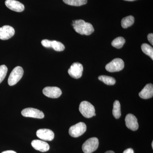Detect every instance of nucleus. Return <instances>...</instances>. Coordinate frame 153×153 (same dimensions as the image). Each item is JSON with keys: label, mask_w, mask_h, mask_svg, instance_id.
Returning <instances> with one entry per match:
<instances>
[{"label": "nucleus", "mask_w": 153, "mask_h": 153, "mask_svg": "<svg viewBox=\"0 0 153 153\" xmlns=\"http://www.w3.org/2000/svg\"><path fill=\"white\" fill-rule=\"evenodd\" d=\"M72 25L74 30L80 35L88 36L94 32V28L92 25L82 20L73 21Z\"/></svg>", "instance_id": "obj_1"}, {"label": "nucleus", "mask_w": 153, "mask_h": 153, "mask_svg": "<svg viewBox=\"0 0 153 153\" xmlns=\"http://www.w3.org/2000/svg\"><path fill=\"white\" fill-rule=\"evenodd\" d=\"M79 111L82 116L87 118L92 117L95 113L94 106L86 101H82L80 103Z\"/></svg>", "instance_id": "obj_2"}, {"label": "nucleus", "mask_w": 153, "mask_h": 153, "mask_svg": "<svg viewBox=\"0 0 153 153\" xmlns=\"http://www.w3.org/2000/svg\"><path fill=\"white\" fill-rule=\"evenodd\" d=\"M24 70L21 66H17L13 69L9 76L8 83L10 86L16 85L22 79Z\"/></svg>", "instance_id": "obj_3"}, {"label": "nucleus", "mask_w": 153, "mask_h": 153, "mask_svg": "<svg viewBox=\"0 0 153 153\" xmlns=\"http://www.w3.org/2000/svg\"><path fill=\"white\" fill-rule=\"evenodd\" d=\"M99 146V140L96 137L88 139L82 146V150L84 153H92L96 150Z\"/></svg>", "instance_id": "obj_4"}, {"label": "nucleus", "mask_w": 153, "mask_h": 153, "mask_svg": "<svg viewBox=\"0 0 153 153\" xmlns=\"http://www.w3.org/2000/svg\"><path fill=\"white\" fill-rule=\"evenodd\" d=\"M86 130V126L83 122L78 123L71 126L69 129V135L73 137H78L83 134Z\"/></svg>", "instance_id": "obj_5"}, {"label": "nucleus", "mask_w": 153, "mask_h": 153, "mask_svg": "<svg viewBox=\"0 0 153 153\" xmlns=\"http://www.w3.org/2000/svg\"><path fill=\"white\" fill-rule=\"evenodd\" d=\"M124 67V63L120 58H115L107 64L105 69L111 72H117L122 70Z\"/></svg>", "instance_id": "obj_6"}, {"label": "nucleus", "mask_w": 153, "mask_h": 153, "mask_svg": "<svg viewBox=\"0 0 153 153\" xmlns=\"http://www.w3.org/2000/svg\"><path fill=\"white\" fill-rule=\"evenodd\" d=\"M83 66L81 63L76 62L73 63L68 70V73L72 78L79 79L82 76Z\"/></svg>", "instance_id": "obj_7"}, {"label": "nucleus", "mask_w": 153, "mask_h": 153, "mask_svg": "<svg viewBox=\"0 0 153 153\" xmlns=\"http://www.w3.org/2000/svg\"><path fill=\"white\" fill-rule=\"evenodd\" d=\"M22 114L25 117L35 118L42 119L44 117V114L42 111L32 108H28L23 109L22 111Z\"/></svg>", "instance_id": "obj_8"}, {"label": "nucleus", "mask_w": 153, "mask_h": 153, "mask_svg": "<svg viewBox=\"0 0 153 153\" xmlns=\"http://www.w3.org/2000/svg\"><path fill=\"white\" fill-rule=\"evenodd\" d=\"M15 33V30L13 27L8 25H5L0 28V39L8 40L14 36Z\"/></svg>", "instance_id": "obj_9"}, {"label": "nucleus", "mask_w": 153, "mask_h": 153, "mask_svg": "<svg viewBox=\"0 0 153 153\" xmlns=\"http://www.w3.org/2000/svg\"><path fill=\"white\" fill-rule=\"evenodd\" d=\"M43 93L47 97L52 98H57L62 94V91L57 87H46L43 90Z\"/></svg>", "instance_id": "obj_10"}, {"label": "nucleus", "mask_w": 153, "mask_h": 153, "mask_svg": "<svg viewBox=\"0 0 153 153\" xmlns=\"http://www.w3.org/2000/svg\"><path fill=\"white\" fill-rule=\"evenodd\" d=\"M36 135L39 138L45 141H52L54 139V132L49 129H40L37 131Z\"/></svg>", "instance_id": "obj_11"}, {"label": "nucleus", "mask_w": 153, "mask_h": 153, "mask_svg": "<svg viewBox=\"0 0 153 153\" xmlns=\"http://www.w3.org/2000/svg\"><path fill=\"white\" fill-rule=\"evenodd\" d=\"M126 126L128 128L135 131L138 129L139 125L136 117L131 114L127 115L125 118Z\"/></svg>", "instance_id": "obj_12"}, {"label": "nucleus", "mask_w": 153, "mask_h": 153, "mask_svg": "<svg viewBox=\"0 0 153 153\" xmlns=\"http://www.w3.org/2000/svg\"><path fill=\"white\" fill-rule=\"evenodd\" d=\"M5 4L7 7L15 12H22L25 10L24 5L16 0H6Z\"/></svg>", "instance_id": "obj_13"}, {"label": "nucleus", "mask_w": 153, "mask_h": 153, "mask_svg": "<svg viewBox=\"0 0 153 153\" xmlns=\"http://www.w3.org/2000/svg\"><path fill=\"white\" fill-rule=\"evenodd\" d=\"M32 146L36 150L40 151L42 152H47L49 149V146L46 142L41 140H33L31 143Z\"/></svg>", "instance_id": "obj_14"}, {"label": "nucleus", "mask_w": 153, "mask_h": 153, "mask_svg": "<svg viewBox=\"0 0 153 153\" xmlns=\"http://www.w3.org/2000/svg\"><path fill=\"white\" fill-rule=\"evenodd\" d=\"M141 98L143 99H148L152 98L153 96V84L149 83L147 84L142 90L139 94Z\"/></svg>", "instance_id": "obj_15"}, {"label": "nucleus", "mask_w": 153, "mask_h": 153, "mask_svg": "<svg viewBox=\"0 0 153 153\" xmlns=\"http://www.w3.org/2000/svg\"><path fill=\"white\" fill-rule=\"evenodd\" d=\"M134 22V18L133 16H130L125 17L122 20V27L124 29H126L133 25Z\"/></svg>", "instance_id": "obj_16"}, {"label": "nucleus", "mask_w": 153, "mask_h": 153, "mask_svg": "<svg viewBox=\"0 0 153 153\" xmlns=\"http://www.w3.org/2000/svg\"><path fill=\"white\" fill-rule=\"evenodd\" d=\"M112 113L114 117L117 119L119 118L121 115L120 104L118 100H116L114 102Z\"/></svg>", "instance_id": "obj_17"}, {"label": "nucleus", "mask_w": 153, "mask_h": 153, "mask_svg": "<svg viewBox=\"0 0 153 153\" xmlns=\"http://www.w3.org/2000/svg\"><path fill=\"white\" fill-rule=\"evenodd\" d=\"M98 79L107 85H114L116 83V80L113 77L106 75H100Z\"/></svg>", "instance_id": "obj_18"}, {"label": "nucleus", "mask_w": 153, "mask_h": 153, "mask_svg": "<svg viewBox=\"0 0 153 153\" xmlns=\"http://www.w3.org/2000/svg\"><path fill=\"white\" fill-rule=\"evenodd\" d=\"M65 4L70 6L79 7L87 4V0H63Z\"/></svg>", "instance_id": "obj_19"}, {"label": "nucleus", "mask_w": 153, "mask_h": 153, "mask_svg": "<svg viewBox=\"0 0 153 153\" xmlns=\"http://www.w3.org/2000/svg\"><path fill=\"white\" fill-rule=\"evenodd\" d=\"M125 39L122 37H119L114 39L111 42L113 47L117 49H120L125 43Z\"/></svg>", "instance_id": "obj_20"}, {"label": "nucleus", "mask_w": 153, "mask_h": 153, "mask_svg": "<svg viewBox=\"0 0 153 153\" xmlns=\"http://www.w3.org/2000/svg\"><path fill=\"white\" fill-rule=\"evenodd\" d=\"M142 51L146 55H148L153 60V48L147 44H143L141 46Z\"/></svg>", "instance_id": "obj_21"}, {"label": "nucleus", "mask_w": 153, "mask_h": 153, "mask_svg": "<svg viewBox=\"0 0 153 153\" xmlns=\"http://www.w3.org/2000/svg\"><path fill=\"white\" fill-rule=\"evenodd\" d=\"M51 48H53L55 51L61 52L65 49V46L62 43L56 41H52Z\"/></svg>", "instance_id": "obj_22"}, {"label": "nucleus", "mask_w": 153, "mask_h": 153, "mask_svg": "<svg viewBox=\"0 0 153 153\" xmlns=\"http://www.w3.org/2000/svg\"><path fill=\"white\" fill-rule=\"evenodd\" d=\"M7 71L8 68L5 65H2L0 66V83L4 79Z\"/></svg>", "instance_id": "obj_23"}, {"label": "nucleus", "mask_w": 153, "mask_h": 153, "mask_svg": "<svg viewBox=\"0 0 153 153\" xmlns=\"http://www.w3.org/2000/svg\"><path fill=\"white\" fill-rule=\"evenodd\" d=\"M41 44H42V46L46 48H51L52 41H49L47 39H45V40H43L41 41Z\"/></svg>", "instance_id": "obj_24"}, {"label": "nucleus", "mask_w": 153, "mask_h": 153, "mask_svg": "<svg viewBox=\"0 0 153 153\" xmlns=\"http://www.w3.org/2000/svg\"><path fill=\"white\" fill-rule=\"evenodd\" d=\"M148 40L149 41L150 43L153 45V33H150L148 35Z\"/></svg>", "instance_id": "obj_25"}, {"label": "nucleus", "mask_w": 153, "mask_h": 153, "mask_svg": "<svg viewBox=\"0 0 153 153\" xmlns=\"http://www.w3.org/2000/svg\"><path fill=\"white\" fill-rule=\"evenodd\" d=\"M123 153H134V152L132 149L130 148L124 151Z\"/></svg>", "instance_id": "obj_26"}, {"label": "nucleus", "mask_w": 153, "mask_h": 153, "mask_svg": "<svg viewBox=\"0 0 153 153\" xmlns=\"http://www.w3.org/2000/svg\"><path fill=\"white\" fill-rule=\"evenodd\" d=\"M1 153H17L13 151H6L3 152Z\"/></svg>", "instance_id": "obj_27"}, {"label": "nucleus", "mask_w": 153, "mask_h": 153, "mask_svg": "<svg viewBox=\"0 0 153 153\" xmlns=\"http://www.w3.org/2000/svg\"><path fill=\"white\" fill-rule=\"evenodd\" d=\"M105 153H115L113 151H108L107 152H105Z\"/></svg>", "instance_id": "obj_28"}, {"label": "nucleus", "mask_w": 153, "mask_h": 153, "mask_svg": "<svg viewBox=\"0 0 153 153\" xmlns=\"http://www.w3.org/2000/svg\"><path fill=\"white\" fill-rule=\"evenodd\" d=\"M124 1H136V0H124Z\"/></svg>", "instance_id": "obj_29"}, {"label": "nucleus", "mask_w": 153, "mask_h": 153, "mask_svg": "<svg viewBox=\"0 0 153 153\" xmlns=\"http://www.w3.org/2000/svg\"><path fill=\"white\" fill-rule=\"evenodd\" d=\"M152 149H153V142L152 143Z\"/></svg>", "instance_id": "obj_30"}]
</instances>
